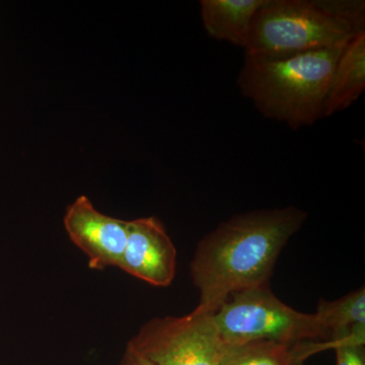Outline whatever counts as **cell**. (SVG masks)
Here are the masks:
<instances>
[{
  "mask_svg": "<svg viewBox=\"0 0 365 365\" xmlns=\"http://www.w3.org/2000/svg\"><path fill=\"white\" fill-rule=\"evenodd\" d=\"M307 213L295 206L259 209L232 216L198 242L190 275L197 307L215 312L230 295L269 287L276 262L302 227Z\"/></svg>",
  "mask_w": 365,
  "mask_h": 365,
  "instance_id": "1",
  "label": "cell"
},
{
  "mask_svg": "<svg viewBox=\"0 0 365 365\" xmlns=\"http://www.w3.org/2000/svg\"><path fill=\"white\" fill-rule=\"evenodd\" d=\"M266 0H201V20L209 37L245 49L255 16Z\"/></svg>",
  "mask_w": 365,
  "mask_h": 365,
  "instance_id": "8",
  "label": "cell"
},
{
  "mask_svg": "<svg viewBox=\"0 0 365 365\" xmlns=\"http://www.w3.org/2000/svg\"><path fill=\"white\" fill-rule=\"evenodd\" d=\"M346 44L279 60L245 58L237 86L267 119L299 130L325 118L334 69Z\"/></svg>",
  "mask_w": 365,
  "mask_h": 365,
  "instance_id": "3",
  "label": "cell"
},
{
  "mask_svg": "<svg viewBox=\"0 0 365 365\" xmlns=\"http://www.w3.org/2000/svg\"><path fill=\"white\" fill-rule=\"evenodd\" d=\"M213 313L196 307L185 316L150 319L129 344L155 365H220L227 345Z\"/></svg>",
  "mask_w": 365,
  "mask_h": 365,
  "instance_id": "5",
  "label": "cell"
},
{
  "mask_svg": "<svg viewBox=\"0 0 365 365\" xmlns=\"http://www.w3.org/2000/svg\"><path fill=\"white\" fill-rule=\"evenodd\" d=\"M63 223L71 241L88 257V267L119 268L128 235L127 220L100 212L83 195L67 207Z\"/></svg>",
  "mask_w": 365,
  "mask_h": 365,
  "instance_id": "6",
  "label": "cell"
},
{
  "mask_svg": "<svg viewBox=\"0 0 365 365\" xmlns=\"http://www.w3.org/2000/svg\"><path fill=\"white\" fill-rule=\"evenodd\" d=\"M336 365H365V328L353 331L341 339L334 340Z\"/></svg>",
  "mask_w": 365,
  "mask_h": 365,
  "instance_id": "12",
  "label": "cell"
},
{
  "mask_svg": "<svg viewBox=\"0 0 365 365\" xmlns=\"http://www.w3.org/2000/svg\"><path fill=\"white\" fill-rule=\"evenodd\" d=\"M120 365H155L148 357L141 354L133 346L127 344Z\"/></svg>",
  "mask_w": 365,
  "mask_h": 365,
  "instance_id": "13",
  "label": "cell"
},
{
  "mask_svg": "<svg viewBox=\"0 0 365 365\" xmlns=\"http://www.w3.org/2000/svg\"><path fill=\"white\" fill-rule=\"evenodd\" d=\"M365 31L364 0H266L245 58L279 60L346 44Z\"/></svg>",
  "mask_w": 365,
  "mask_h": 365,
  "instance_id": "2",
  "label": "cell"
},
{
  "mask_svg": "<svg viewBox=\"0 0 365 365\" xmlns=\"http://www.w3.org/2000/svg\"><path fill=\"white\" fill-rule=\"evenodd\" d=\"M314 314L330 333V340L349 335L355 329L365 326L364 287L333 302L319 300Z\"/></svg>",
  "mask_w": 365,
  "mask_h": 365,
  "instance_id": "10",
  "label": "cell"
},
{
  "mask_svg": "<svg viewBox=\"0 0 365 365\" xmlns=\"http://www.w3.org/2000/svg\"><path fill=\"white\" fill-rule=\"evenodd\" d=\"M213 316L227 346L259 340L297 345L331 338L316 314L295 311L281 302L270 287L230 295Z\"/></svg>",
  "mask_w": 365,
  "mask_h": 365,
  "instance_id": "4",
  "label": "cell"
},
{
  "mask_svg": "<svg viewBox=\"0 0 365 365\" xmlns=\"http://www.w3.org/2000/svg\"><path fill=\"white\" fill-rule=\"evenodd\" d=\"M119 268L155 287H168L177 271V250L155 216L128 222L126 246Z\"/></svg>",
  "mask_w": 365,
  "mask_h": 365,
  "instance_id": "7",
  "label": "cell"
},
{
  "mask_svg": "<svg viewBox=\"0 0 365 365\" xmlns=\"http://www.w3.org/2000/svg\"><path fill=\"white\" fill-rule=\"evenodd\" d=\"M220 365H299L294 345L259 340L227 346Z\"/></svg>",
  "mask_w": 365,
  "mask_h": 365,
  "instance_id": "11",
  "label": "cell"
},
{
  "mask_svg": "<svg viewBox=\"0 0 365 365\" xmlns=\"http://www.w3.org/2000/svg\"><path fill=\"white\" fill-rule=\"evenodd\" d=\"M365 91V31L357 34L341 53L325 102V118L351 107Z\"/></svg>",
  "mask_w": 365,
  "mask_h": 365,
  "instance_id": "9",
  "label": "cell"
}]
</instances>
